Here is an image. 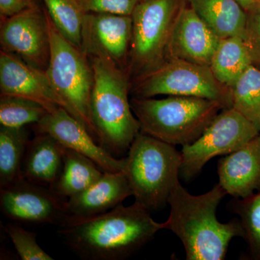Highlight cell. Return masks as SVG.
<instances>
[{
	"mask_svg": "<svg viewBox=\"0 0 260 260\" xmlns=\"http://www.w3.org/2000/svg\"><path fill=\"white\" fill-rule=\"evenodd\" d=\"M94 73L90 116L101 145L110 153L128 151L140 132L130 104L131 83L124 70L112 61L89 58Z\"/></svg>",
	"mask_w": 260,
	"mask_h": 260,
	"instance_id": "cell-3",
	"label": "cell"
},
{
	"mask_svg": "<svg viewBox=\"0 0 260 260\" xmlns=\"http://www.w3.org/2000/svg\"><path fill=\"white\" fill-rule=\"evenodd\" d=\"M220 39L243 38L246 12L236 0H186Z\"/></svg>",
	"mask_w": 260,
	"mask_h": 260,
	"instance_id": "cell-19",
	"label": "cell"
},
{
	"mask_svg": "<svg viewBox=\"0 0 260 260\" xmlns=\"http://www.w3.org/2000/svg\"><path fill=\"white\" fill-rule=\"evenodd\" d=\"M246 12L243 40L249 51L252 64L260 68V0Z\"/></svg>",
	"mask_w": 260,
	"mask_h": 260,
	"instance_id": "cell-28",
	"label": "cell"
},
{
	"mask_svg": "<svg viewBox=\"0 0 260 260\" xmlns=\"http://www.w3.org/2000/svg\"><path fill=\"white\" fill-rule=\"evenodd\" d=\"M34 3H37V4L39 5V2L42 1V0H32Z\"/></svg>",
	"mask_w": 260,
	"mask_h": 260,
	"instance_id": "cell-32",
	"label": "cell"
},
{
	"mask_svg": "<svg viewBox=\"0 0 260 260\" xmlns=\"http://www.w3.org/2000/svg\"><path fill=\"white\" fill-rule=\"evenodd\" d=\"M220 39L186 0L169 38L167 59H181L210 67Z\"/></svg>",
	"mask_w": 260,
	"mask_h": 260,
	"instance_id": "cell-15",
	"label": "cell"
},
{
	"mask_svg": "<svg viewBox=\"0 0 260 260\" xmlns=\"http://www.w3.org/2000/svg\"><path fill=\"white\" fill-rule=\"evenodd\" d=\"M0 44L1 50L45 72L50 59L51 43L44 8L37 5L1 20Z\"/></svg>",
	"mask_w": 260,
	"mask_h": 260,
	"instance_id": "cell-10",
	"label": "cell"
},
{
	"mask_svg": "<svg viewBox=\"0 0 260 260\" xmlns=\"http://www.w3.org/2000/svg\"><path fill=\"white\" fill-rule=\"evenodd\" d=\"M132 32L131 15L86 13L82 29L81 49L89 58L107 59L126 72Z\"/></svg>",
	"mask_w": 260,
	"mask_h": 260,
	"instance_id": "cell-12",
	"label": "cell"
},
{
	"mask_svg": "<svg viewBox=\"0 0 260 260\" xmlns=\"http://www.w3.org/2000/svg\"><path fill=\"white\" fill-rule=\"evenodd\" d=\"M130 95L203 98L220 103L225 109L233 104L232 89L219 83L209 66L177 59H168L158 69L132 84Z\"/></svg>",
	"mask_w": 260,
	"mask_h": 260,
	"instance_id": "cell-8",
	"label": "cell"
},
{
	"mask_svg": "<svg viewBox=\"0 0 260 260\" xmlns=\"http://www.w3.org/2000/svg\"><path fill=\"white\" fill-rule=\"evenodd\" d=\"M104 172L91 159L64 148L62 170L50 189L60 198L68 200L95 184Z\"/></svg>",
	"mask_w": 260,
	"mask_h": 260,
	"instance_id": "cell-20",
	"label": "cell"
},
{
	"mask_svg": "<svg viewBox=\"0 0 260 260\" xmlns=\"http://www.w3.org/2000/svg\"><path fill=\"white\" fill-rule=\"evenodd\" d=\"M126 159L124 173L135 203L149 211L167 204L174 186L179 182L181 151L174 145L140 131Z\"/></svg>",
	"mask_w": 260,
	"mask_h": 260,
	"instance_id": "cell-5",
	"label": "cell"
},
{
	"mask_svg": "<svg viewBox=\"0 0 260 260\" xmlns=\"http://www.w3.org/2000/svg\"><path fill=\"white\" fill-rule=\"evenodd\" d=\"M129 196H133V191L124 172H104L93 185L67 200L66 218L62 225L109 211Z\"/></svg>",
	"mask_w": 260,
	"mask_h": 260,
	"instance_id": "cell-16",
	"label": "cell"
},
{
	"mask_svg": "<svg viewBox=\"0 0 260 260\" xmlns=\"http://www.w3.org/2000/svg\"><path fill=\"white\" fill-rule=\"evenodd\" d=\"M140 131L174 145L191 144L225 109L220 103L203 98L169 95L166 99H130Z\"/></svg>",
	"mask_w": 260,
	"mask_h": 260,
	"instance_id": "cell-4",
	"label": "cell"
},
{
	"mask_svg": "<svg viewBox=\"0 0 260 260\" xmlns=\"http://www.w3.org/2000/svg\"><path fill=\"white\" fill-rule=\"evenodd\" d=\"M232 108L260 131V68L251 64L232 87Z\"/></svg>",
	"mask_w": 260,
	"mask_h": 260,
	"instance_id": "cell-23",
	"label": "cell"
},
{
	"mask_svg": "<svg viewBox=\"0 0 260 260\" xmlns=\"http://www.w3.org/2000/svg\"><path fill=\"white\" fill-rule=\"evenodd\" d=\"M48 113L42 104L14 95L0 96V124L11 128H21L37 124Z\"/></svg>",
	"mask_w": 260,
	"mask_h": 260,
	"instance_id": "cell-25",
	"label": "cell"
},
{
	"mask_svg": "<svg viewBox=\"0 0 260 260\" xmlns=\"http://www.w3.org/2000/svg\"><path fill=\"white\" fill-rule=\"evenodd\" d=\"M44 8L63 37L81 49L82 29L86 14L77 0H42Z\"/></svg>",
	"mask_w": 260,
	"mask_h": 260,
	"instance_id": "cell-24",
	"label": "cell"
},
{
	"mask_svg": "<svg viewBox=\"0 0 260 260\" xmlns=\"http://www.w3.org/2000/svg\"><path fill=\"white\" fill-rule=\"evenodd\" d=\"M45 11L51 43L50 59L46 74L56 93L69 106L72 115L99 140L90 116V97L94 83L91 61L81 49L63 37Z\"/></svg>",
	"mask_w": 260,
	"mask_h": 260,
	"instance_id": "cell-7",
	"label": "cell"
},
{
	"mask_svg": "<svg viewBox=\"0 0 260 260\" xmlns=\"http://www.w3.org/2000/svg\"><path fill=\"white\" fill-rule=\"evenodd\" d=\"M0 90L1 95L25 98L39 103L48 112L61 107L72 115L69 106L56 93L45 72L3 50L0 51Z\"/></svg>",
	"mask_w": 260,
	"mask_h": 260,
	"instance_id": "cell-14",
	"label": "cell"
},
{
	"mask_svg": "<svg viewBox=\"0 0 260 260\" xmlns=\"http://www.w3.org/2000/svg\"><path fill=\"white\" fill-rule=\"evenodd\" d=\"M28 145L24 127H0V188L23 177L22 161Z\"/></svg>",
	"mask_w": 260,
	"mask_h": 260,
	"instance_id": "cell-22",
	"label": "cell"
},
{
	"mask_svg": "<svg viewBox=\"0 0 260 260\" xmlns=\"http://www.w3.org/2000/svg\"><path fill=\"white\" fill-rule=\"evenodd\" d=\"M67 200L52 189L22 177L1 188L0 208L7 218L30 223L59 225L66 218Z\"/></svg>",
	"mask_w": 260,
	"mask_h": 260,
	"instance_id": "cell-11",
	"label": "cell"
},
{
	"mask_svg": "<svg viewBox=\"0 0 260 260\" xmlns=\"http://www.w3.org/2000/svg\"><path fill=\"white\" fill-rule=\"evenodd\" d=\"M36 127L38 133L50 135L64 148L91 159L103 172L125 171L126 158L116 159L102 145H97L85 126L63 108L48 112Z\"/></svg>",
	"mask_w": 260,
	"mask_h": 260,
	"instance_id": "cell-13",
	"label": "cell"
},
{
	"mask_svg": "<svg viewBox=\"0 0 260 260\" xmlns=\"http://www.w3.org/2000/svg\"><path fill=\"white\" fill-rule=\"evenodd\" d=\"M59 231L70 250L83 259L122 260L153 239L164 223L136 203L89 218L70 220Z\"/></svg>",
	"mask_w": 260,
	"mask_h": 260,
	"instance_id": "cell-1",
	"label": "cell"
},
{
	"mask_svg": "<svg viewBox=\"0 0 260 260\" xmlns=\"http://www.w3.org/2000/svg\"><path fill=\"white\" fill-rule=\"evenodd\" d=\"M85 13L131 15L138 0H77Z\"/></svg>",
	"mask_w": 260,
	"mask_h": 260,
	"instance_id": "cell-29",
	"label": "cell"
},
{
	"mask_svg": "<svg viewBox=\"0 0 260 260\" xmlns=\"http://www.w3.org/2000/svg\"><path fill=\"white\" fill-rule=\"evenodd\" d=\"M4 229L22 260L54 259L38 244L35 233L12 223L7 224Z\"/></svg>",
	"mask_w": 260,
	"mask_h": 260,
	"instance_id": "cell-27",
	"label": "cell"
},
{
	"mask_svg": "<svg viewBox=\"0 0 260 260\" xmlns=\"http://www.w3.org/2000/svg\"><path fill=\"white\" fill-rule=\"evenodd\" d=\"M186 0H138L131 17V44L126 75L130 83L155 71L167 60L173 27Z\"/></svg>",
	"mask_w": 260,
	"mask_h": 260,
	"instance_id": "cell-6",
	"label": "cell"
},
{
	"mask_svg": "<svg viewBox=\"0 0 260 260\" xmlns=\"http://www.w3.org/2000/svg\"><path fill=\"white\" fill-rule=\"evenodd\" d=\"M37 5L32 0H0V18L4 20Z\"/></svg>",
	"mask_w": 260,
	"mask_h": 260,
	"instance_id": "cell-30",
	"label": "cell"
},
{
	"mask_svg": "<svg viewBox=\"0 0 260 260\" xmlns=\"http://www.w3.org/2000/svg\"><path fill=\"white\" fill-rule=\"evenodd\" d=\"M251 64V56L242 38L232 37L220 39L210 68L219 83L232 89Z\"/></svg>",
	"mask_w": 260,
	"mask_h": 260,
	"instance_id": "cell-21",
	"label": "cell"
},
{
	"mask_svg": "<svg viewBox=\"0 0 260 260\" xmlns=\"http://www.w3.org/2000/svg\"><path fill=\"white\" fill-rule=\"evenodd\" d=\"M232 208L239 215L244 231V239L251 259H260V190L244 198L233 201Z\"/></svg>",
	"mask_w": 260,
	"mask_h": 260,
	"instance_id": "cell-26",
	"label": "cell"
},
{
	"mask_svg": "<svg viewBox=\"0 0 260 260\" xmlns=\"http://www.w3.org/2000/svg\"><path fill=\"white\" fill-rule=\"evenodd\" d=\"M227 194L220 184L208 192L192 195L178 182L168 199L170 214L164 229L180 239L187 260H223L233 238L244 237L240 220L219 221L217 208Z\"/></svg>",
	"mask_w": 260,
	"mask_h": 260,
	"instance_id": "cell-2",
	"label": "cell"
},
{
	"mask_svg": "<svg viewBox=\"0 0 260 260\" xmlns=\"http://www.w3.org/2000/svg\"><path fill=\"white\" fill-rule=\"evenodd\" d=\"M219 184L227 194L244 198L260 190V133L219 160Z\"/></svg>",
	"mask_w": 260,
	"mask_h": 260,
	"instance_id": "cell-17",
	"label": "cell"
},
{
	"mask_svg": "<svg viewBox=\"0 0 260 260\" xmlns=\"http://www.w3.org/2000/svg\"><path fill=\"white\" fill-rule=\"evenodd\" d=\"M63 148L50 135L38 133L27 147L22 177L51 188L62 170Z\"/></svg>",
	"mask_w": 260,
	"mask_h": 260,
	"instance_id": "cell-18",
	"label": "cell"
},
{
	"mask_svg": "<svg viewBox=\"0 0 260 260\" xmlns=\"http://www.w3.org/2000/svg\"><path fill=\"white\" fill-rule=\"evenodd\" d=\"M259 133L250 121L234 108L223 109L199 138L182 146L179 176L184 181L191 180L211 159L236 151Z\"/></svg>",
	"mask_w": 260,
	"mask_h": 260,
	"instance_id": "cell-9",
	"label": "cell"
},
{
	"mask_svg": "<svg viewBox=\"0 0 260 260\" xmlns=\"http://www.w3.org/2000/svg\"><path fill=\"white\" fill-rule=\"evenodd\" d=\"M238 3H239L243 8L247 11L248 10L250 9L251 7L254 5L256 3V0H236Z\"/></svg>",
	"mask_w": 260,
	"mask_h": 260,
	"instance_id": "cell-31",
	"label": "cell"
}]
</instances>
